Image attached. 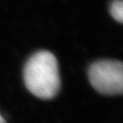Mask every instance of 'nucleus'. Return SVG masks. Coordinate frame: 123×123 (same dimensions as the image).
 <instances>
[{"label":"nucleus","mask_w":123,"mask_h":123,"mask_svg":"<svg viewBox=\"0 0 123 123\" xmlns=\"http://www.w3.org/2000/svg\"><path fill=\"white\" fill-rule=\"evenodd\" d=\"M24 79L27 89L40 98H52L58 92L60 79L56 57L49 51H39L26 62Z\"/></svg>","instance_id":"f257e3e1"},{"label":"nucleus","mask_w":123,"mask_h":123,"mask_svg":"<svg viewBox=\"0 0 123 123\" xmlns=\"http://www.w3.org/2000/svg\"><path fill=\"white\" fill-rule=\"evenodd\" d=\"M110 14L119 22L123 20V2L122 0H115L110 6Z\"/></svg>","instance_id":"7ed1b4c3"},{"label":"nucleus","mask_w":123,"mask_h":123,"mask_svg":"<svg viewBox=\"0 0 123 123\" xmlns=\"http://www.w3.org/2000/svg\"><path fill=\"white\" fill-rule=\"evenodd\" d=\"M0 123H6L5 122V120H4V119H3V117L0 115Z\"/></svg>","instance_id":"20e7f679"},{"label":"nucleus","mask_w":123,"mask_h":123,"mask_svg":"<svg viewBox=\"0 0 123 123\" xmlns=\"http://www.w3.org/2000/svg\"><path fill=\"white\" fill-rule=\"evenodd\" d=\"M88 79L97 91L104 95H117L123 89V67L121 62L101 60L91 65Z\"/></svg>","instance_id":"f03ea898"}]
</instances>
